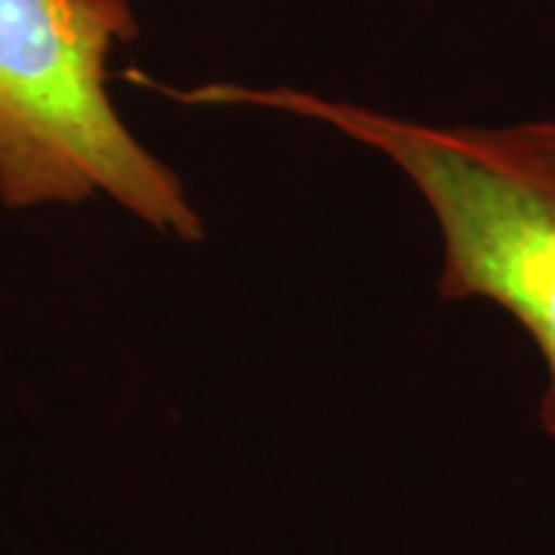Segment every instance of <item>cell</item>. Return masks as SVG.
<instances>
[{
    "label": "cell",
    "mask_w": 555,
    "mask_h": 555,
    "mask_svg": "<svg viewBox=\"0 0 555 555\" xmlns=\"http://www.w3.org/2000/svg\"><path fill=\"white\" fill-rule=\"evenodd\" d=\"M137 31L130 0H0V201L105 195L164 235L201 241L179 177L108 96L112 50Z\"/></svg>",
    "instance_id": "cell-2"
},
{
    "label": "cell",
    "mask_w": 555,
    "mask_h": 555,
    "mask_svg": "<svg viewBox=\"0 0 555 555\" xmlns=\"http://www.w3.org/2000/svg\"><path fill=\"white\" fill-rule=\"evenodd\" d=\"M158 87V83H152ZM164 93L198 105H257L334 127L396 164L441 232L444 299H488L521 324L546 364L540 426L555 441V120L441 127L297 87L204 83Z\"/></svg>",
    "instance_id": "cell-1"
}]
</instances>
